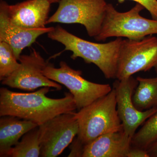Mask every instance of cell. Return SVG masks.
Wrapping results in <instances>:
<instances>
[{"instance_id":"7","label":"cell","mask_w":157,"mask_h":157,"mask_svg":"<svg viewBox=\"0 0 157 157\" xmlns=\"http://www.w3.org/2000/svg\"><path fill=\"white\" fill-rule=\"evenodd\" d=\"M152 69L157 73V37L151 35L140 40L123 39L118 58L117 79L129 78Z\"/></svg>"},{"instance_id":"9","label":"cell","mask_w":157,"mask_h":157,"mask_svg":"<svg viewBox=\"0 0 157 157\" xmlns=\"http://www.w3.org/2000/svg\"><path fill=\"white\" fill-rule=\"evenodd\" d=\"M18 61L20 63L19 67L1 81L3 85L29 91L43 87L62 90L60 84L44 75L43 71L48 63L36 49L33 48L29 55H21Z\"/></svg>"},{"instance_id":"20","label":"cell","mask_w":157,"mask_h":157,"mask_svg":"<svg viewBox=\"0 0 157 157\" xmlns=\"http://www.w3.org/2000/svg\"><path fill=\"white\" fill-rule=\"evenodd\" d=\"M127 157H150V156L146 150L131 147Z\"/></svg>"},{"instance_id":"18","label":"cell","mask_w":157,"mask_h":157,"mask_svg":"<svg viewBox=\"0 0 157 157\" xmlns=\"http://www.w3.org/2000/svg\"><path fill=\"white\" fill-rule=\"evenodd\" d=\"M14 50L8 43L0 42V81L10 76L19 67L20 63Z\"/></svg>"},{"instance_id":"12","label":"cell","mask_w":157,"mask_h":157,"mask_svg":"<svg viewBox=\"0 0 157 157\" xmlns=\"http://www.w3.org/2000/svg\"><path fill=\"white\" fill-rule=\"evenodd\" d=\"M54 28L30 29L19 26L11 22L4 10L0 9V42L10 45L18 60L25 48L30 46L39 36L48 33Z\"/></svg>"},{"instance_id":"11","label":"cell","mask_w":157,"mask_h":157,"mask_svg":"<svg viewBox=\"0 0 157 157\" xmlns=\"http://www.w3.org/2000/svg\"><path fill=\"white\" fill-rule=\"evenodd\" d=\"M52 4L48 0H26L14 5L1 1L0 9L11 22L30 29L46 27Z\"/></svg>"},{"instance_id":"10","label":"cell","mask_w":157,"mask_h":157,"mask_svg":"<svg viewBox=\"0 0 157 157\" xmlns=\"http://www.w3.org/2000/svg\"><path fill=\"white\" fill-rule=\"evenodd\" d=\"M138 85L137 79L132 76L113 83L115 90L118 114L126 135L132 138L138 127L157 112V107L140 111L135 107L132 96Z\"/></svg>"},{"instance_id":"5","label":"cell","mask_w":157,"mask_h":157,"mask_svg":"<svg viewBox=\"0 0 157 157\" xmlns=\"http://www.w3.org/2000/svg\"><path fill=\"white\" fill-rule=\"evenodd\" d=\"M59 4L46 25L79 24L90 37L95 38L100 33L107 9L105 0H60Z\"/></svg>"},{"instance_id":"19","label":"cell","mask_w":157,"mask_h":157,"mask_svg":"<svg viewBox=\"0 0 157 157\" xmlns=\"http://www.w3.org/2000/svg\"><path fill=\"white\" fill-rule=\"evenodd\" d=\"M120 3L126 0H118ZM139 3L150 13L153 19L157 20V0H129Z\"/></svg>"},{"instance_id":"2","label":"cell","mask_w":157,"mask_h":157,"mask_svg":"<svg viewBox=\"0 0 157 157\" xmlns=\"http://www.w3.org/2000/svg\"><path fill=\"white\" fill-rule=\"evenodd\" d=\"M49 39L65 46L72 52L73 60L81 58L87 63L95 65L107 79L116 78L118 58L123 39L117 38L106 43H95L81 39L60 25L47 33Z\"/></svg>"},{"instance_id":"16","label":"cell","mask_w":157,"mask_h":157,"mask_svg":"<svg viewBox=\"0 0 157 157\" xmlns=\"http://www.w3.org/2000/svg\"><path fill=\"white\" fill-rule=\"evenodd\" d=\"M39 156H40V145L38 126L24 135L21 140L8 151L6 157Z\"/></svg>"},{"instance_id":"3","label":"cell","mask_w":157,"mask_h":157,"mask_svg":"<svg viewBox=\"0 0 157 157\" xmlns=\"http://www.w3.org/2000/svg\"><path fill=\"white\" fill-rule=\"evenodd\" d=\"M78 125L75 139L83 146L101 135L122 131L117 107L115 90L75 112Z\"/></svg>"},{"instance_id":"6","label":"cell","mask_w":157,"mask_h":157,"mask_svg":"<svg viewBox=\"0 0 157 157\" xmlns=\"http://www.w3.org/2000/svg\"><path fill=\"white\" fill-rule=\"evenodd\" d=\"M43 73L51 80L65 86L70 90L78 109L106 95L113 88L109 84H100L86 80L82 77L81 71L74 70L63 61L60 62L58 68L48 63Z\"/></svg>"},{"instance_id":"21","label":"cell","mask_w":157,"mask_h":157,"mask_svg":"<svg viewBox=\"0 0 157 157\" xmlns=\"http://www.w3.org/2000/svg\"><path fill=\"white\" fill-rule=\"evenodd\" d=\"M150 157H157V141L155 142L147 150Z\"/></svg>"},{"instance_id":"13","label":"cell","mask_w":157,"mask_h":157,"mask_svg":"<svg viewBox=\"0 0 157 157\" xmlns=\"http://www.w3.org/2000/svg\"><path fill=\"white\" fill-rule=\"evenodd\" d=\"M132 139L123 130L101 135L83 146L82 157H127Z\"/></svg>"},{"instance_id":"17","label":"cell","mask_w":157,"mask_h":157,"mask_svg":"<svg viewBox=\"0 0 157 157\" xmlns=\"http://www.w3.org/2000/svg\"><path fill=\"white\" fill-rule=\"evenodd\" d=\"M157 141V112L144 123L142 128L136 132L132 139V147L147 151Z\"/></svg>"},{"instance_id":"4","label":"cell","mask_w":157,"mask_h":157,"mask_svg":"<svg viewBox=\"0 0 157 157\" xmlns=\"http://www.w3.org/2000/svg\"><path fill=\"white\" fill-rule=\"evenodd\" d=\"M144 9L142 5L137 3L129 11L120 12L112 4H107L101 32L95 39L104 41L107 38L116 37L140 40L157 34V20L142 17L140 12Z\"/></svg>"},{"instance_id":"8","label":"cell","mask_w":157,"mask_h":157,"mask_svg":"<svg viewBox=\"0 0 157 157\" xmlns=\"http://www.w3.org/2000/svg\"><path fill=\"white\" fill-rule=\"evenodd\" d=\"M75 112L60 114L39 126L40 157L58 156L71 144L78 132Z\"/></svg>"},{"instance_id":"14","label":"cell","mask_w":157,"mask_h":157,"mask_svg":"<svg viewBox=\"0 0 157 157\" xmlns=\"http://www.w3.org/2000/svg\"><path fill=\"white\" fill-rule=\"evenodd\" d=\"M39 126L30 121L11 116L0 118V157H6L8 151L19 142L26 133Z\"/></svg>"},{"instance_id":"22","label":"cell","mask_w":157,"mask_h":157,"mask_svg":"<svg viewBox=\"0 0 157 157\" xmlns=\"http://www.w3.org/2000/svg\"><path fill=\"white\" fill-rule=\"evenodd\" d=\"M1 1H2V0H1ZM48 1H49L52 4H55V3H59L60 0H48Z\"/></svg>"},{"instance_id":"1","label":"cell","mask_w":157,"mask_h":157,"mask_svg":"<svg viewBox=\"0 0 157 157\" xmlns=\"http://www.w3.org/2000/svg\"><path fill=\"white\" fill-rule=\"evenodd\" d=\"M50 88L43 87L33 93H24L1 88L0 117L14 116L39 126L60 114L75 112L77 107L71 93H65L61 98H49L46 94Z\"/></svg>"},{"instance_id":"15","label":"cell","mask_w":157,"mask_h":157,"mask_svg":"<svg viewBox=\"0 0 157 157\" xmlns=\"http://www.w3.org/2000/svg\"><path fill=\"white\" fill-rule=\"evenodd\" d=\"M138 85L132 96L135 107L140 111L157 107V75L153 78L137 76Z\"/></svg>"}]
</instances>
